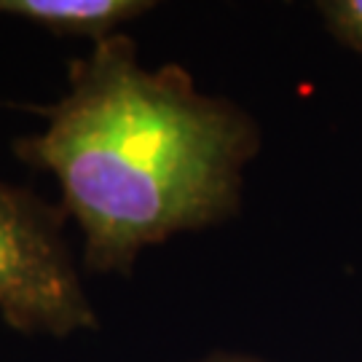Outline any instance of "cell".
<instances>
[{
  "mask_svg": "<svg viewBox=\"0 0 362 362\" xmlns=\"http://www.w3.org/2000/svg\"><path fill=\"white\" fill-rule=\"evenodd\" d=\"M16 153L49 169L97 272H129L175 233L233 218L260 148L255 118L209 97L182 67H143L124 35L70 65V89Z\"/></svg>",
  "mask_w": 362,
  "mask_h": 362,
  "instance_id": "obj_1",
  "label": "cell"
},
{
  "mask_svg": "<svg viewBox=\"0 0 362 362\" xmlns=\"http://www.w3.org/2000/svg\"><path fill=\"white\" fill-rule=\"evenodd\" d=\"M0 314L25 333L97 327L57 209L0 180Z\"/></svg>",
  "mask_w": 362,
  "mask_h": 362,
  "instance_id": "obj_2",
  "label": "cell"
},
{
  "mask_svg": "<svg viewBox=\"0 0 362 362\" xmlns=\"http://www.w3.org/2000/svg\"><path fill=\"white\" fill-rule=\"evenodd\" d=\"M156 3L161 0H0V11L100 40L107 38L113 27L145 13Z\"/></svg>",
  "mask_w": 362,
  "mask_h": 362,
  "instance_id": "obj_3",
  "label": "cell"
},
{
  "mask_svg": "<svg viewBox=\"0 0 362 362\" xmlns=\"http://www.w3.org/2000/svg\"><path fill=\"white\" fill-rule=\"evenodd\" d=\"M327 30L362 54V0H314Z\"/></svg>",
  "mask_w": 362,
  "mask_h": 362,
  "instance_id": "obj_4",
  "label": "cell"
},
{
  "mask_svg": "<svg viewBox=\"0 0 362 362\" xmlns=\"http://www.w3.org/2000/svg\"><path fill=\"white\" fill-rule=\"evenodd\" d=\"M199 362H263L258 357H245V354H212V357H204Z\"/></svg>",
  "mask_w": 362,
  "mask_h": 362,
  "instance_id": "obj_5",
  "label": "cell"
}]
</instances>
